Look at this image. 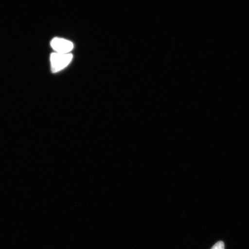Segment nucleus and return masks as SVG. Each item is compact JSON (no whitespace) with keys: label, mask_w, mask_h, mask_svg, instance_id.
I'll return each mask as SVG.
<instances>
[{"label":"nucleus","mask_w":249,"mask_h":249,"mask_svg":"<svg viewBox=\"0 0 249 249\" xmlns=\"http://www.w3.org/2000/svg\"><path fill=\"white\" fill-rule=\"evenodd\" d=\"M73 59L72 54H62L53 53L51 55V69L53 73L64 70L70 65Z\"/></svg>","instance_id":"obj_1"},{"label":"nucleus","mask_w":249,"mask_h":249,"mask_svg":"<svg viewBox=\"0 0 249 249\" xmlns=\"http://www.w3.org/2000/svg\"><path fill=\"white\" fill-rule=\"evenodd\" d=\"M211 249H225V244L222 241L218 242Z\"/></svg>","instance_id":"obj_3"},{"label":"nucleus","mask_w":249,"mask_h":249,"mask_svg":"<svg viewBox=\"0 0 249 249\" xmlns=\"http://www.w3.org/2000/svg\"><path fill=\"white\" fill-rule=\"evenodd\" d=\"M51 46L55 53L69 54L72 51L74 45L69 40L61 38H54L52 40Z\"/></svg>","instance_id":"obj_2"}]
</instances>
